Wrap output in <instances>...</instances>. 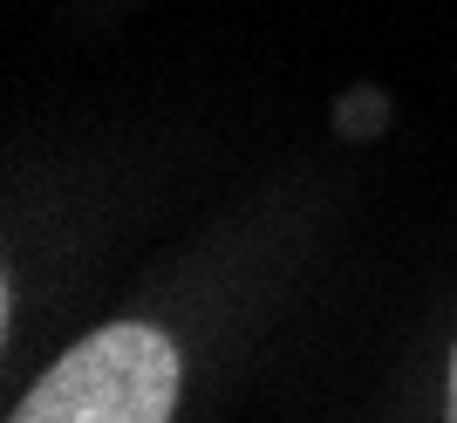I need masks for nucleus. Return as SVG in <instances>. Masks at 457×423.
Segmentation results:
<instances>
[{"label": "nucleus", "instance_id": "obj_1", "mask_svg": "<svg viewBox=\"0 0 457 423\" xmlns=\"http://www.w3.org/2000/svg\"><path fill=\"white\" fill-rule=\"evenodd\" d=\"M178 348L144 321L96 328L41 376L7 423H171Z\"/></svg>", "mask_w": 457, "mask_h": 423}, {"label": "nucleus", "instance_id": "obj_2", "mask_svg": "<svg viewBox=\"0 0 457 423\" xmlns=\"http://www.w3.org/2000/svg\"><path fill=\"white\" fill-rule=\"evenodd\" d=\"M342 123H348V130H355V123H382V96H348Z\"/></svg>", "mask_w": 457, "mask_h": 423}, {"label": "nucleus", "instance_id": "obj_3", "mask_svg": "<svg viewBox=\"0 0 457 423\" xmlns=\"http://www.w3.org/2000/svg\"><path fill=\"white\" fill-rule=\"evenodd\" d=\"M451 423H457V348H451Z\"/></svg>", "mask_w": 457, "mask_h": 423}]
</instances>
